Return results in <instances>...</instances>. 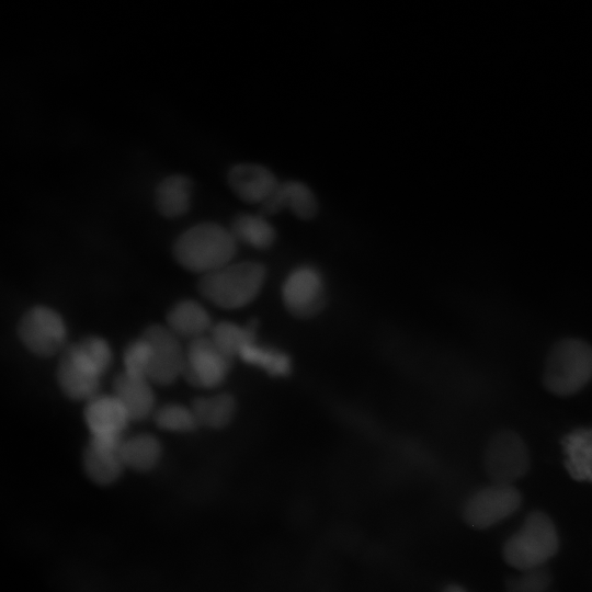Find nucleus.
<instances>
[{"label":"nucleus","instance_id":"nucleus-8","mask_svg":"<svg viewBox=\"0 0 592 592\" xmlns=\"http://www.w3.org/2000/svg\"><path fill=\"white\" fill-rule=\"evenodd\" d=\"M521 501V493L512 483L494 482L467 500L464 519L470 526L485 530L512 515Z\"/></svg>","mask_w":592,"mask_h":592},{"label":"nucleus","instance_id":"nucleus-12","mask_svg":"<svg viewBox=\"0 0 592 592\" xmlns=\"http://www.w3.org/2000/svg\"><path fill=\"white\" fill-rule=\"evenodd\" d=\"M123 439L91 435L82 454V465L88 478L99 486H110L125 467L121 456Z\"/></svg>","mask_w":592,"mask_h":592},{"label":"nucleus","instance_id":"nucleus-1","mask_svg":"<svg viewBox=\"0 0 592 592\" xmlns=\"http://www.w3.org/2000/svg\"><path fill=\"white\" fill-rule=\"evenodd\" d=\"M112 362V351L101 337L91 335L67 346L56 377L62 394L72 400H88L98 394L101 377Z\"/></svg>","mask_w":592,"mask_h":592},{"label":"nucleus","instance_id":"nucleus-21","mask_svg":"<svg viewBox=\"0 0 592 592\" xmlns=\"http://www.w3.org/2000/svg\"><path fill=\"white\" fill-rule=\"evenodd\" d=\"M192 410L198 425L221 429L229 424L235 415L236 400L229 394L200 397L192 402Z\"/></svg>","mask_w":592,"mask_h":592},{"label":"nucleus","instance_id":"nucleus-2","mask_svg":"<svg viewBox=\"0 0 592 592\" xmlns=\"http://www.w3.org/2000/svg\"><path fill=\"white\" fill-rule=\"evenodd\" d=\"M237 240L231 230L216 223H201L183 231L174 242L173 255L184 269L205 274L235 257Z\"/></svg>","mask_w":592,"mask_h":592},{"label":"nucleus","instance_id":"nucleus-24","mask_svg":"<svg viewBox=\"0 0 592 592\" xmlns=\"http://www.w3.org/2000/svg\"><path fill=\"white\" fill-rule=\"evenodd\" d=\"M238 356L243 362L255 365L274 376H283L291 371V361L285 353L261 346L255 343V340L247 344Z\"/></svg>","mask_w":592,"mask_h":592},{"label":"nucleus","instance_id":"nucleus-11","mask_svg":"<svg viewBox=\"0 0 592 592\" xmlns=\"http://www.w3.org/2000/svg\"><path fill=\"white\" fill-rule=\"evenodd\" d=\"M283 301L295 317L306 319L322 310L325 283L317 269L303 265L289 273L282 289Z\"/></svg>","mask_w":592,"mask_h":592},{"label":"nucleus","instance_id":"nucleus-10","mask_svg":"<svg viewBox=\"0 0 592 592\" xmlns=\"http://www.w3.org/2000/svg\"><path fill=\"white\" fill-rule=\"evenodd\" d=\"M231 360L210 337L200 335L189 344L182 376L193 386L214 388L226 378Z\"/></svg>","mask_w":592,"mask_h":592},{"label":"nucleus","instance_id":"nucleus-3","mask_svg":"<svg viewBox=\"0 0 592 592\" xmlns=\"http://www.w3.org/2000/svg\"><path fill=\"white\" fill-rule=\"evenodd\" d=\"M266 276L265 267L258 262L227 263L203 274L197 288L214 305L238 309L250 304L261 292Z\"/></svg>","mask_w":592,"mask_h":592},{"label":"nucleus","instance_id":"nucleus-15","mask_svg":"<svg viewBox=\"0 0 592 592\" xmlns=\"http://www.w3.org/2000/svg\"><path fill=\"white\" fill-rule=\"evenodd\" d=\"M261 205L265 215H275L289 208L299 218L310 219L317 213L315 195L305 184L296 181L278 183Z\"/></svg>","mask_w":592,"mask_h":592},{"label":"nucleus","instance_id":"nucleus-17","mask_svg":"<svg viewBox=\"0 0 592 592\" xmlns=\"http://www.w3.org/2000/svg\"><path fill=\"white\" fill-rule=\"evenodd\" d=\"M561 445L569 475L576 480L592 482V429H576L561 440Z\"/></svg>","mask_w":592,"mask_h":592},{"label":"nucleus","instance_id":"nucleus-6","mask_svg":"<svg viewBox=\"0 0 592 592\" xmlns=\"http://www.w3.org/2000/svg\"><path fill=\"white\" fill-rule=\"evenodd\" d=\"M18 335L31 353L49 357L64 349L67 328L62 317L55 309L38 305L22 316L18 325Z\"/></svg>","mask_w":592,"mask_h":592},{"label":"nucleus","instance_id":"nucleus-28","mask_svg":"<svg viewBox=\"0 0 592 592\" xmlns=\"http://www.w3.org/2000/svg\"><path fill=\"white\" fill-rule=\"evenodd\" d=\"M446 590H447V591H452V590H453V591H462L463 589L459 588V587H448V588H446Z\"/></svg>","mask_w":592,"mask_h":592},{"label":"nucleus","instance_id":"nucleus-16","mask_svg":"<svg viewBox=\"0 0 592 592\" xmlns=\"http://www.w3.org/2000/svg\"><path fill=\"white\" fill-rule=\"evenodd\" d=\"M113 394L121 400L132 421H141L155 410V395L147 377L122 372L113 383Z\"/></svg>","mask_w":592,"mask_h":592},{"label":"nucleus","instance_id":"nucleus-13","mask_svg":"<svg viewBox=\"0 0 592 592\" xmlns=\"http://www.w3.org/2000/svg\"><path fill=\"white\" fill-rule=\"evenodd\" d=\"M84 421L91 435L122 437L130 418L121 400L113 395L96 394L87 400Z\"/></svg>","mask_w":592,"mask_h":592},{"label":"nucleus","instance_id":"nucleus-22","mask_svg":"<svg viewBox=\"0 0 592 592\" xmlns=\"http://www.w3.org/2000/svg\"><path fill=\"white\" fill-rule=\"evenodd\" d=\"M230 230L237 241L260 250L275 241L274 228L261 215L241 214L234 219Z\"/></svg>","mask_w":592,"mask_h":592},{"label":"nucleus","instance_id":"nucleus-27","mask_svg":"<svg viewBox=\"0 0 592 592\" xmlns=\"http://www.w3.org/2000/svg\"><path fill=\"white\" fill-rule=\"evenodd\" d=\"M124 371L128 374L147 377L150 362V348L148 342L138 338L130 342L124 351Z\"/></svg>","mask_w":592,"mask_h":592},{"label":"nucleus","instance_id":"nucleus-18","mask_svg":"<svg viewBox=\"0 0 592 592\" xmlns=\"http://www.w3.org/2000/svg\"><path fill=\"white\" fill-rule=\"evenodd\" d=\"M192 181L184 174L164 178L156 190V206L168 218L184 215L191 205Z\"/></svg>","mask_w":592,"mask_h":592},{"label":"nucleus","instance_id":"nucleus-26","mask_svg":"<svg viewBox=\"0 0 592 592\" xmlns=\"http://www.w3.org/2000/svg\"><path fill=\"white\" fill-rule=\"evenodd\" d=\"M550 581L549 572L543 565L522 570V574L509 579L505 587L509 591L540 592L548 589Z\"/></svg>","mask_w":592,"mask_h":592},{"label":"nucleus","instance_id":"nucleus-9","mask_svg":"<svg viewBox=\"0 0 592 592\" xmlns=\"http://www.w3.org/2000/svg\"><path fill=\"white\" fill-rule=\"evenodd\" d=\"M141 337L150 348L148 379L155 384L167 386L183 375L185 352L179 337L161 325L148 327Z\"/></svg>","mask_w":592,"mask_h":592},{"label":"nucleus","instance_id":"nucleus-25","mask_svg":"<svg viewBox=\"0 0 592 592\" xmlns=\"http://www.w3.org/2000/svg\"><path fill=\"white\" fill-rule=\"evenodd\" d=\"M153 420L158 428L170 431L187 433L197 426V420L192 408L179 403H166L153 412Z\"/></svg>","mask_w":592,"mask_h":592},{"label":"nucleus","instance_id":"nucleus-20","mask_svg":"<svg viewBox=\"0 0 592 592\" xmlns=\"http://www.w3.org/2000/svg\"><path fill=\"white\" fill-rule=\"evenodd\" d=\"M162 454L159 440L148 433L136 434L122 441L121 456L125 467L136 471H149L153 469Z\"/></svg>","mask_w":592,"mask_h":592},{"label":"nucleus","instance_id":"nucleus-23","mask_svg":"<svg viewBox=\"0 0 592 592\" xmlns=\"http://www.w3.org/2000/svg\"><path fill=\"white\" fill-rule=\"evenodd\" d=\"M254 326L241 327L232 322L221 321L210 328V338L215 344L231 358L255 340Z\"/></svg>","mask_w":592,"mask_h":592},{"label":"nucleus","instance_id":"nucleus-4","mask_svg":"<svg viewBox=\"0 0 592 592\" xmlns=\"http://www.w3.org/2000/svg\"><path fill=\"white\" fill-rule=\"evenodd\" d=\"M592 378V345L581 339L558 341L549 351L544 385L557 396L579 392Z\"/></svg>","mask_w":592,"mask_h":592},{"label":"nucleus","instance_id":"nucleus-5","mask_svg":"<svg viewBox=\"0 0 592 592\" xmlns=\"http://www.w3.org/2000/svg\"><path fill=\"white\" fill-rule=\"evenodd\" d=\"M559 538L553 521L540 511L531 512L503 545L505 562L522 571L543 566L556 555Z\"/></svg>","mask_w":592,"mask_h":592},{"label":"nucleus","instance_id":"nucleus-7","mask_svg":"<svg viewBox=\"0 0 592 592\" xmlns=\"http://www.w3.org/2000/svg\"><path fill=\"white\" fill-rule=\"evenodd\" d=\"M483 464L493 482L512 483L528 470L527 447L519 434L504 430L494 434L485 449Z\"/></svg>","mask_w":592,"mask_h":592},{"label":"nucleus","instance_id":"nucleus-19","mask_svg":"<svg viewBox=\"0 0 592 592\" xmlns=\"http://www.w3.org/2000/svg\"><path fill=\"white\" fill-rule=\"evenodd\" d=\"M168 327L183 338H196L212 328L207 310L197 301L185 299L177 303L167 315Z\"/></svg>","mask_w":592,"mask_h":592},{"label":"nucleus","instance_id":"nucleus-14","mask_svg":"<svg viewBox=\"0 0 592 592\" xmlns=\"http://www.w3.org/2000/svg\"><path fill=\"white\" fill-rule=\"evenodd\" d=\"M228 184L241 200L261 204L278 182L273 173L262 166L240 163L230 169Z\"/></svg>","mask_w":592,"mask_h":592}]
</instances>
